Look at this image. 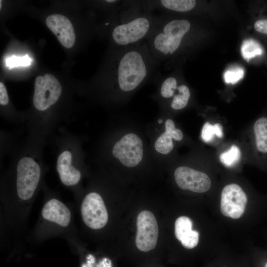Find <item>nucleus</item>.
I'll return each instance as SVG.
<instances>
[{
  "label": "nucleus",
  "mask_w": 267,
  "mask_h": 267,
  "mask_svg": "<svg viewBox=\"0 0 267 267\" xmlns=\"http://www.w3.org/2000/svg\"><path fill=\"white\" fill-rule=\"evenodd\" d=\"M158 16L145 7L142 0H123L116 11L115 23L110 34L115 47L146 41Z\"/></svg>",
  "instance_id": "nucleus-1"
},
{
  "label": "nucleus",
  "mask_w": 267,
  "mask_h": 267,
  "mask_svg": "<svg viewBox=\"0 0 267 267\" xmlns=\"http://www.w3.org/2000/svg\"><path fill=\"white\" fill-rule=\"evenodd\" d=\"M41 175L39 165L31 158L24 157L17 166V195L23 200L30 199L34 195Z\"/></svg>",
  "instance_id": "nucleus-2"
},
{
  "label": "nucleus",
  "mask_w": 267,
  "mask_h": 267,
  "mask_svg": "<svg viewBox=\"0 0 267 267\" xmlns=\"http://www.w3.org/2000/svg\"><path fill=\"white\" fill-rule=\"evenodd\" d=\"M62 92L61 86L52 75L46 73L39 76L35 81L33 104L39 111H44L54 104Z\"/></svg>",
  "instance_id": "nucleus-3"
},
{
  "label": "nucleus",
  "mask_w": 267,
  "mask_h": 267,
  "mask_svg": "<svg viewBox=\"0 0 267 267\" xmlns=\"http://www.w3.org/2000/svg\"><path fill=\"white\" fill-rule=\"evenodd\" d=\"M112 153L124 166L134 167L143 158L142 141L136 134H127L114 144Z\"/></svg>",
  "instance_id": "nucleus-4"
},
{
  "label": "nucleus",
  "mask_w": 267,
  "mask_h": 267,
  "mask_svg": "<svg viewBox=\"0 0 267 267\" xmlns=\"http://www.w3.org/2000/svg\"><path fill=\"white\" fill-rule=\"evenodd\" d=\"M81 213L84 223L92 229H100L108 222V215L104 201L96 192H90L85 196L81 204Z\"/></svg>",
  "instance_id": "nucleus-5"
},
{
  "label": "nucleus",
  "mask_w": 267,
  "mask_h": 267,
  "mask_svg": "<svg viewBox=\"0 0 267 267\" xmlns=\"http://www.w3.org/2000/svg\"><path fill=\"white\" fill-rule=\"evenodd\" d=\"M135 244L137 248L148 252L155 248L158 236V227L153 214L148 210L141 212L137 217Z\"/></svg>",
  "instance_id": "nucleus-6"
},
{
  "label": "nucleus",
  "mask_w": 267,
  "mask_h": 267,
  "mask_svg": "<svg viewBox=\"0 0 267 267\" xmlns=\"http://www.w3.org/2000/svg\"><path fill=\"white\" fill-rule=\"evenodd\" d=\"M247 202L246 195L239 185L228 184L223 188L221 193V213L225 217L239 219L245 212Z\"/></svg>",
  "instance_id": "nucleus-7"
},
{
  "label": "nucleus",
  "mask_w": 267,
  "mask_h": 267,
  "mask_svg": "<svg viewBox=\"0 0 267 267\" xmlns=\"http://www.w3.org/2000/svg\"><path fill=\"white\" fill-rule=\"evenodd\" d=\"M174 177L180 188L194 192H206L211 185V180L206 174L186 166L177 168L174 173Z\"/></svg>",
  "instance_id": "nucleus-8"
},
{
  "label": "nucleus",
  "mask_w": 267,
  "mask_h": 267,
  "mask_svg": "<svg viewBox=\"0 0 267 267\" xmlns=\"http://www.w3.org/2000/svg\"><path fill=\"white\" fill-rule=\"evenodd\" d=\"M45 23L62 45L67 48L73 46L76 40L75 34L68 18L61 14H51L46 18Z\"/></svg>",
  "instance_id": "nucleus-9"
},
{
  "label": "nucleus",
  "mask_w": 267,
  "mask_h": 267,
  "mask_svg": "<svg viewBox=\"0 0 267 267\" xmlns=\"http://www.w3.org/2000/svg\"><path fill=\"white\" fill-rule=\"evenodd\" d=\"M193 222L186 216L178 217L175 223V234L181 245L186 249H192L198 244L199 233L192 229Z\"/></svg>",
  "instance_id": "nucleus-10"
},
{
  "label": "nucleus",
  "mask_w": 267,
  "mask_h": 267,
  "mask_svg": "<svg viewBox=\"0 0 267 267\" xmlns=\"http://www.w3.org/2000/svg\"><path fill=\"white\" fill-rule=\"evenodd\" d=\"M42 215L44 219L64 227L68 226L71 219L69 209L56 199H51L45 203Z\"/></svg>",
  "instance_id": "nucleus-11"
},
{
  "label": "nucleus",
  "mask_w": 267,
  "mask_h": 267,
  "mask_svg": "<svg viewBox=\"0 0 267 267\" xmlns=\"http://www.w3.org/2000/svg\"><path fill=\"white\" fill-rule=\"evenodd\" d=\"M72 154L69 151L61 153L57 161V170L61 182L66 185L77 184L81 178V173L71 165Z\"/></svg>",
  "instance_id": "nucleus-12"
},
{
  "label": "nucleus",
  "mask_w": 267,
  "mask_h": 267,
  "mask_svg": "<svg viewBox=\"0 0 267 267\" xmlns=\"http://www.w3.org/2000/svg\"><path fill=\"white\" fill-rule=\"evenodd\" d=\"M182 132L176 128L174 121L168 119L165 122V132L161 134L155 142V150L163 154H167L173 149L172 138L177 141L182 139Z\"/></svg>",
  "instance_id": "nucleus-13"
},
{
  "label": "nucleus",
  "mask_w": 267,
  "mask_h": 267,
  "mask_svg": "<svg viewBox=\"0 0 267 267\" xmlns=\"http://www.w3.org/2000/svg\"><path fill=\"white\" fill-rule=\"evenodd\" d=\"M254 131L258 150L267 153V118L262 117L254 125Z\"/></svg>",
  "instance_id": "nucleus-14"
},
{
  "label": "nucleus",
  "mask_w": 267,
  "mask_h": 267,
  "mask_svg": "<svg viewBox=\"0 0 267 267\" xmlns=\"http://www.w3.org/2000/svg\"><path fill=\"white\" fill-rule=\"evenodd\" d=\"M178 93L175 95L170 103L171 107L175 110L182 109L187 105L190 97V91L188 87L181 84L178 87Z\"/></svg>",
  "instance_id": "nucleus-15"
},
{
  "label": "nucleus",
  "mask_w": 267,
  "mask_h": 267,
  "mask_svg": "<svg viewBox=\"0 0 267 267\" xmlns=\"http://www.w3.org/2000/svg\"><path fill=\"white\" fill-rule=\"evenodd\" d=\"M241 50L244 58L247 61L257 55H261L263 52L261 45L252 39L244 41Z\"/></svg>",
  "instance_id": "nucleus-16"
},
{
  "label": "nucleus",
  "mask_w": 267,
  "mask_h": 267,
  "mask_svg": "<svg viewBox=\"0 0 267 267\" xmlns=\"http://www.w3.org/2000/svg\"><path fill=\"white\" fill-rule=\"evenodd\" d=\"M216 135L219 137H222L223 136L222 127L219 123L215 124L214 125L209 122H206L203 126L202 132L201 137L205 142H209L212 141Z\"/></svg>",
  "instance_id": "nucleus-17"
},
{
  "label": "nucleus",
  "mask_w": 267,
  "mask_h": 267,
  "mask_svg": "<svg viewBox=\"0 0 267 267\" xmlns=\"http://www.w3.org/2000/svg\"><path fill=\"white\" fill-rule=\"evenodd\" d=\"M241 158V151L238 146L233 145L227 151L222 153L221 162L225 166L231 167L236 164Z\"/></svg>",
  "instance_id": "nucleus-18"
},
{
  "label": "nucleus",
  "mask_w": 267,
  "mask_h": 267,
  "mask_svg": "<svg viewBox=\"0 0 267 267\" xmlns=\"http://www.w3.org/2000/svg\"><path fill=\"white\" fill-rule=\"evenodd\" d=\"M31 59L28 55L23 57H18L13 55L6 59V65L9 68L18 66H27L31 64Z\"/></svg>",
  "instance_id": "nucleus-19"
},
{
  "label": "nucleus",
  "mask_w": 267,
  "mask_h": 267,
  "mask_svg": "<svg viewBox=\"0 0 267 267\" xmlns=\"http://www.w3.org/2000/svg\"><path fill=\"white\" fill-rule=\"evenodd\" d=\"M244 75V71L243 69L237 68L226 71L224 74V79L226 83L235 84L242 79Z\"/></svg>",
  "instance_id": "nucleus-20"
},
{
  "label": "nucleus",
  "mask_w": 267,
  "mask_h": 267,
  "mask_svg": "<svg viewBox=\"0 0 267 267\" xmlns=\"http://www.w3.org/2000/svg\"><path fill=\"white\" fill-rule=\"evenodd\" d=\"M9 101V98L6 89L4 84L0 83V104L1 105H6Z\"/></svg>",
  "instance_id": "nucleus-21"
},
{
  "label": "nucleus",
  "mask_w": 267,
  "mask_h": 267,
  "mask_svg": "<svg viewBox=\"0 0 267 267\" xmlns=\"http://www.w3.org/2000/svg\"><path fill=\"white\" fill-rule=\"evenodd\" d=\"M254 28L258 32L267 34V20L261 19L257 21L254 24Z\"/></svg>",
  "instance_id": "nucleus-22"
},
{
  "label": "nucleus",
  "mask_w": 267,
  "mask_h": 267,
  "mask_svg": "<svg viewBox=\"0 0 267 267\" xmlns=\"http://www.w3.org/2000/svg\"><path fill=\"white\" fill-rule=\"evenodd\" d=\"M1 7V0H0V7Z\"/></svg>",
  "instance_id": "nucleus-23"
},
{
  "label": "nucleus",
  "mask_w": 267,
  "mask_h": 267,
  "mask_svg": "<svg viewBox=\"0 0 267 267\" xmlns=\"http://www.w3.org/2000/svg\"><path fill=\"white\" fill-rule=\"evenodd\" d=\"M265 267H267V263L265 264Z\"/></svg>",
  "instance_id": "nucleus-24"
}]
</instances>
